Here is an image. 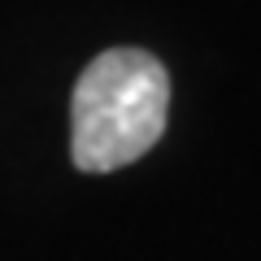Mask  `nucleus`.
<instances>
[{
    "label": "nucleus",
    "mask_w": 261,
    "mask_h": 261,
    "mask_svg": "<svg viewBox=\"0 0 261 261\" xmlns=\"http://www.w3.org/2000/svg\"><path fill=\"white\" fill-rule=\"evenodd\" d=\"M170 74L144 48L100 53L74 87V166L109 174L140 161L166 130Z\"/></svg>",
    "instance_id": "nucleus-1"
}]
</instances>
